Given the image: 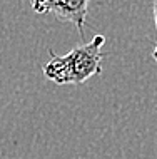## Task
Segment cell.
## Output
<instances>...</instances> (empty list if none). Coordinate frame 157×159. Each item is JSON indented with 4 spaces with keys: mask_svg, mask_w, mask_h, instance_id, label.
<instances>
[{
    "mask_svg": "<svg viewBox=\"0 0 157 159\" xmlns=\"http://www.w3.org/2000/svg\"><path fill=\"white\" fill-rule=\"evenodd\" d=\"M30 7L35 14H50L59 20L74 24L80 35H84V25L89 10L87 0H35Z\"/></svg>",
    "mask_w": 157,
    "mask_h": 159,
    "instance_id": "cell-2",
    "label": "cell"
},
{
    "mask_svg": "<svg viewBox=\"0 0 157 159\" xmlns=\"http://www.w3.org/2000/svg\"><path fill=\"white\" fill-rule=\"evenodd\" d=\"M154 22H155V45L152 50V59L157 62V0L154 2Z\"/></svg>",
    "mask_w": 157,
    "mask_h": 159,
    "instance_id": "cell-3",
    "label": "cell"
},
{
    "mask_svg": "<svg viewBox=\"0 0 157 159\" xmlns=\"http://www.w3.org/2000/svg\"><path fill=\"white\" fill-rule=\"evenodd\" d=\"M104 35H95L92 40L77 45L70 52L57 55L50 50V61L44 66V75L59 85L84 84L92 75L102 72Z\"/></svg>",
    "mask_w": 157,
    "mask_h": 159,
    "instance_id": "cell-1",
    "label": "cell"
}]
</instances>
